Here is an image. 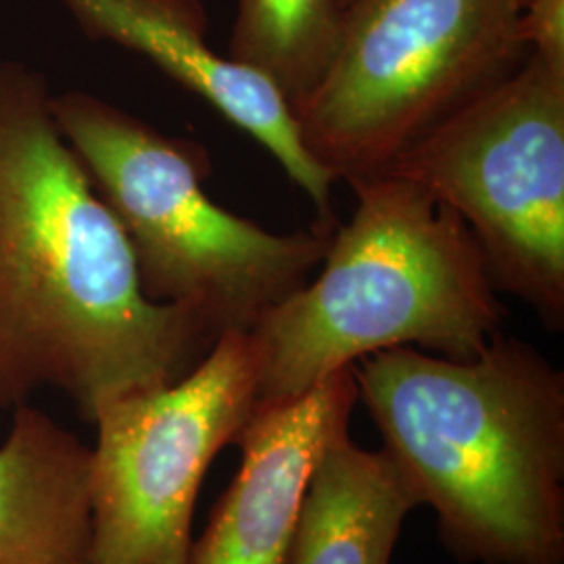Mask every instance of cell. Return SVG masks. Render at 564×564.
<instances>
[{
	"label": "cell",
	"mask_w": 564,
	"mask_h": 564,
	"mask_svg": "<svg viewBox=\"0 0 564 564\" xmlns=\"http://www.w3.org/2000/svg\"><path fill=\"white\" fill-rule=\"evenodd\" d=\"M51 97L41 74L0 63V408L53 387L93 421L105 403L178 381L220 335L144 293Z\"/></svg>",
	"instance_id": "obj_1"
},
{
	"label": "cell",
	"mask_w": 564,
	"mask_h": 564,
	"mask_svg": "<svg viewBox=\"0 0 564 564\" xmlns=\"http://www.w3.org/2000/svg\"><path fill=\"white\" fill-rule=\"evenodd\" d=\"M354 377L387 456L458 558L564 564L563 370L498 333L468 360L395 347Z\"/></svg>",
	"instance_id": "obj_2"
},
{
	"label": "cell",
	"mask_w": 564,
	"mask_h": 564,
	"mask_svg": "<svg viewBox=\"0 0 564 564\" xmlns=\"http://www.w3.org/2000/svg\"><path fill=\"white\" fill-rule=\"evenodd\" d=\"M347 184L356 207L335 228L321 274L249 328L258 405L300 398L379 351L468 360L502 333L484 251L454 209L391 172Z\"/></svg>",
	"instance_id": "obj_3"
},
{
	"label": "cell",
	"mask_w": 564,
	"mask_h": 564,
	"mask_svg": "<svg viewBox=\"0 0 564 564\" xmlns=\"http://www.w3.org/2000/svg\"><path fill=\"white\" fill-rule=\"evenodd\" d=\"M78 155L134 251L142 289L202 318L216 335L249 330L321 268L337 226L272 232L207 195L209 158L90 93L51 97Z\"/></svg>",
	"instance_id": "obj_4"
},
{
	"label": "cell",
	"mask_w": 564,
	"mask_h": 564,
	"mask_svg": "<svg viewBox=\"0 0 564 564\" xmlns=\"http://www.w3.org/2000/svg\"><path fill=\"white\" fill-rule=\"evenodd\" d=\"M514 0H351L323 80L295 109L337 181L381 174L527 57Z\"/></svg>",
	"instance_id": "obj_5"
},
{
	"label": "cell",
	"mask_w": 564,
	"mask_h": 564,
	"mask_svg": "<svg viewBox=\"0 0 564 564\" xmlns=\"http://www.w3.org/2000/svg\"><path fill=\"white\" fill-rule=\"evenodd\" d=\"M454 209L496 289L564 326V67L529 53L391 163Z\"/></svg>",
	"instance_id": "obj_6"
},
{
	"label": "cell",
	"mask_w": 564,
	"mask_h": 564,
	"mask_svg": "<svg viewBox=\"0 0 564 564\" xmlns=\"http://www.w3.org/2000/svg\"><path fill=\"white\" fill-rule=\"evenodd\" d=\"M249 330H226L174 383L105 403L90 423L95 564H191L203 477L258 408Z\"/></svg>",
	"instance_id": "obj_7"
},
{
	"label": "cell",
	"mask_w": 564,
	"mask_h": 564,
	"mask_svg": "<svg viewBox=\"0 0 564 564\" xmlns=\"http://www.w3.org/2000/svg\"><path fill=\"white\" fill-rule=\"evenodd\" d=\"M61 2L86 36L139 53L260 142L314 203L318 223L337 226L330 209L335 178L303 147L295 113L279 90L212 48L203 0Z\"/></svg>",
	"instance_id": "obj_8"
},
{
	"label": "cell",
	"mask_w": 564,
	"mask_h": 564,
	"mask_svg": "<svg viewBox=\"0 0 564 564\" xmlns=\"http://www.w3.org/2000/svg\"><path fill=\"white\" fill-rule=\"evenodd\" d=\"M358 402L354 366L289 402L258 405L239 437L241 468L191 564H284L310 473L349 431Z\"/></svg>",
	"instance_id": "obj_9"
},
{
	"label": "cell",
	"mask_w": 564,
	"mask_h": 564,
	"mask_svg": "<svg viewBox=\"0 0 564 564\" xmlns=\"http://www.w3.org/2000/svg\"><path fill=\"white\" fill-rule=\"evenodd\" d=\"M0 564H95L90 447L30 403L0 444Z\"/></svg>",
	"instance_id": "obj_10"
},
{
	"label": "cell",
	"mask_w": 564,
	"mask_h": 564,
	"mask_svg": "<svg viewBox=\"0 0 564 564\" xmlns=\"http://www.w3.org/2000/svg\"><path fill=\"white\" fill-rule=\"evenodd\" d=\"M416 506L387 452L364 449L347 431L310 473L284 564H389Z\"/></svg>",
	"instance_id": "obj_11"
},
{
	"label": "cell",
	"mask_w": 564,
	"mask_h": 564,
	"mask_svg": "<svg viewBox=\"0 0 564 564\" xmlns=\"http://www.w3.org/2000/svg\"><path fill=\"white\" fill-rule=\"evenodd\" d=\"M345 13V0H237L228 57L270 82L295 113L323 80Z\"/></svg>",
	"instance_id": "obj_12"
},
{
	"label": "cell",
	"mask_w": 564,
	"mask_h": 564,
	"mask_svg": "<svg viewBox=\"0 0 564 564\" xmlns=\"http://www.w3.org/2000/svg\"><path fill=\"white\" fill-rule=\"evenodd\" d=\"M519 28L533 55L564 67V0H529L521 9Z\"/></svg>",
	"instance_id": "obj_13"
},
{
	"label": "cell",
	"mask_w": 564,
	"mask_h": 564,
	"mask_svg": "<svg viewBox=\"0 0 564 564\" xmlns=\"http://www.w3.org/2000/svg\"><path fill=\"white\" fill-rule=\"evenodd\" d=\"M514 2H517V7H519V11H521V9H523L524 4H527V2H529V0H514Z\"/></svg>",
	"instance_id": "obj_14"
},
{
	"label": "cell",
	"mask_w": 564,
	"mask_h": 564,
	"mask_svg": "<svg viewBox=\"0 0 564 564\" xmlns=\"http://www.w3.org/2000/svg\"><path fill=\"white\" fill-rule=\"evenodd\" d=\"M345 2H347V7H349V2H351V0H345Z\"/></svg>",
	"instance_id": "obj_15"
}]
</instances>
